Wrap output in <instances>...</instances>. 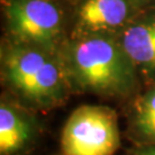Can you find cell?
<instances>
[{
  "label": "cell",
  "mask_w": 155,
  "mask_h": 155,
  "mask_svg": "<svg viewBox=\"0 0 155 155\" xmlns=\"http://www.w3.org/2000/svg\"><path fill=\"white\" fill-rule=\"evenodd\" d=\"M136 125L141 136L155 143V89L148 92L138 104Z\"/></svg>",
  "instance_id": "cell-8"
},
{
  "label": "cell",
  "mask_w": 155,
  "mask_h": 155,
  "mask_svg": "<svg viewBox=\"0 0 155 155\" xmlns=\"http://www.w3.org/2000/svg\"><path fill=\"white\" fill-rule=\"evenodd\" d=\"M60 55L69 79L97 93H124L137 81L138 71L117 37L68 39Z\"/></svg>",
  "instance_id": "cell-1"
},
{
  "label": "cell",
  "mask_w": 155,
  "mask_h": 155,
  "mask_svg": "<svg viewBox=\"0 0 155 155\" xmlns=\"http://www.w3.org/2000/svg\"><path fill=\"white\" fill-rule=\"evenodd\" d=\"M69 13L68 39L117 37L136 16L139 8L132 0H66Z\"/></svg>",
  "instance_id": "cell-5"
},
{
  "label": "cell",
  "mask_w": 155,
  "mask_h": 155,
  "mask_svg": "<svg viewBox=\"0 0 155 155\" xmlns=\"http://www.w3.org/2000/svg\"><path fill=\"white\" fill-rule=\"evenodd\" d=\"M138 72L155 74V4L139 9L117 36Z\"/></svg>",
  "instance_id": "cell-6"
},
{
  "label": "cell",
  "mask_w": 155,
  "mask_h": 155,
  "mask_svg": "<svg viewBox=\"0 0 155 155\" xmlns=\"http://www.w3.org/2000/svg\"><path fill=\"white\" fill-rule=\"evenodd\" d=\"M5 79L24 98L48 104L60 99L70 81L60 53L6 39L1 48Z\"/></svg>",
  "instance_id": "cell-2"
},
{
  "label": "cell",
  "mask_w": 155,
  "mask_h": 155,
  "mask_svg": "<svg viewBox=\"0 0 155 155\" xmlns=\"http://www.w3.org/2000/svg\"><path fill=\"white\" fill-rule=\"evenodd\" d=\"M30 139V125L11 107H0V150L8 154L21 150Z\"/></svg>",
  "instance_id": "cell-7"
},
{
  "label": "cell",
  "mask_w": 155,
  "mask_h": 155,
  "mask_svg": "<svg viewBox=\"0 0 155 155\" xmlns=\"http://www.w3.org/2000/svg\"><path fill=\"white\" fill-rule=\"evenodd\" d=\"M134 2V5L138 7L139 9L141 8H145V7H148V6H152L155 4V0H132Z\"/></svg>",
  "instance_id": "cell-9"
},
{
  "label": "cell",
  "mask_w": 155,
  "mask_h": 155,
  "mask_svg": "<svg viewBox=\"0 0 155 155\" xmlns=\"http://www.w3.org/2000/svg\"><path fill=\"white\" fill-rule=\"evenodd\" d=\"M7 38L60 53L69 36L66 0H2Z\"/></svg>",
  "instance_id": "cell-3"
},
{
  "label": "cell",
  "mask_w": 155,
  "mask_h": 155,
  "mask_svg": "<svg viewBox=\"0 0 155 155\" xmlns=\"http://www.w3.org/2000/svg\"><path fill=\"white\" fill-rule=\"evenodd\" d=\"M66 155H111L120 146L115 111L104 106H81L62 131Z\"/></svg>",
  "instance_id": "cell-4"
},
{
  "label": "cell",
  "mask_w": 155,
  "mask_h": 155,
  "mask_svg": "<svg viewBox=\"0 0 155 155\" xmlns=\"http://www.w3.org/2000/svg\"><path fill=\"white\" fill-rule=\"evenodd\" d=\"M143 155H155V150H148V152H146V153H145V154H143Z\"/></svg>",
  "instance_id": "cell-10"
}]
</instances>
